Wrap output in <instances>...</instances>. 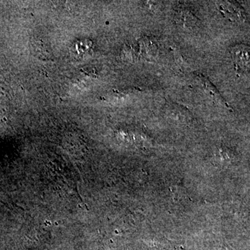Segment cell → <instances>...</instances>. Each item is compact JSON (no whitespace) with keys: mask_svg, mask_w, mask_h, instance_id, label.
<instances>
[{"mask_svg":"<svg viewBox=\"0 0 250 250\" xmlns=\"http://www.w3.org/2000/svg\"><path fill=\"white\" fill-rule=\"evenodd\" d=\"M220 9L223 11L224 14L229 15L230 18L233 17L234 19H241V15L240 12L236 11L237 8L229 3L224 2L221 4Z\"/></svg>","mask_w":250,"mask_h":250,"instance_id":"2","label":"cell"},{"mask_svg":"<svg viewBox=\"0 0 250 250\" xmlns=\"http://www.w3.org/2000/svg\"><path fill=\"white\" fill-rule=\"evenodd\" d=\"M235 62L241 65H247L250 62V50L246 47H238L233 52Z\"/></svg>","mask_w":250,"mask_h":250,"instance_id":"1","label":"cell"}]
</instances>
